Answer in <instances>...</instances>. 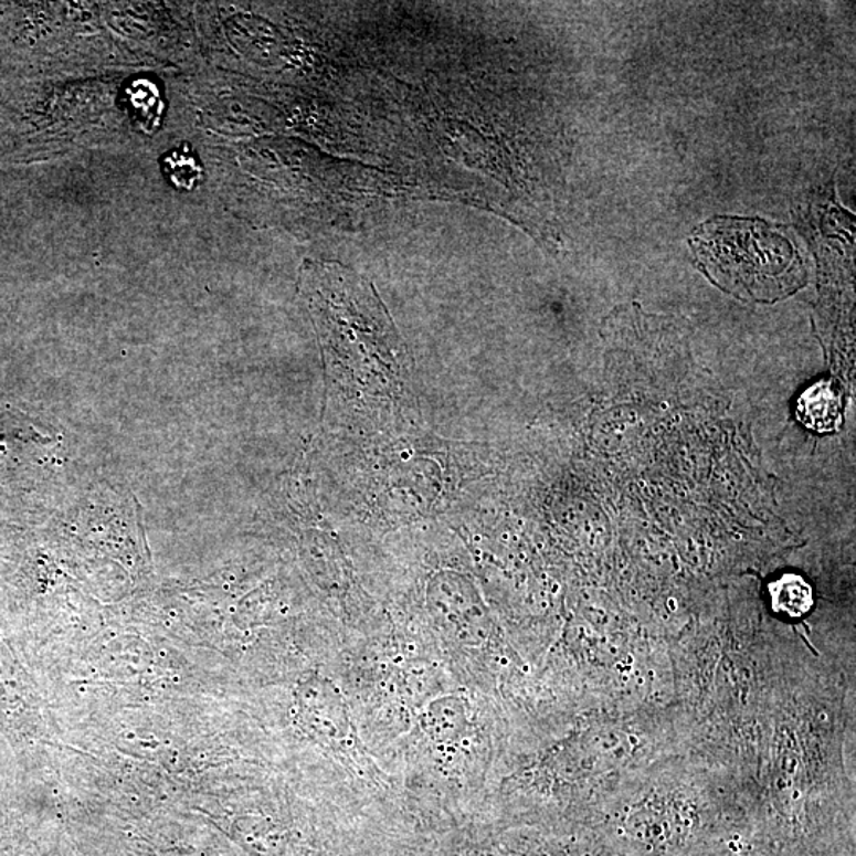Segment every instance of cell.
<instances>
[{"mask_svg": "<svg viewBox=\"0 0 856 856\" xmlns=\"http://www.w3.org/2000/svg\"><path fill=\"white\" fill-rule=\"evenodd\" d=\"M772 610L790 619L803 617L814 604L812 588L797 574H783L770 584Z\"/></svg>", "mask_w": 856, "mask_h": 856, "instance_id": "3957f363", "label": "cell"}, {"mask_svg": "<svg viewBox=\"0 0 856 856\" xmlns=\"http://www.w3.org/2000/svg\"><path fill=\"white\" fill-rule=\"evenodd\" d=\"M843 393L833 381L822 380L801 393L796 403L797 421L817 433H832L843 422Z\"/></svg>", "mask_w": 856, "mask_h": 856, "instance_id": "7a4b0ae2", "label": "cell"}, {"mask_svg": "<svg viewBox=\"0 0 856 856\" xmlns=\"http://www.w3.org/2000/svg\"><path fill=\"white\" fill-rule=\"evenodd\" d=\"M690 245L710 282L744 300H781L806 284L795 245L764 221L714 218Z\"/></svg>", "mask_w": 856, "mask_h": 856, "instance_id": "6da1fadb", "label": "cell"}, {"mask_svg": "<svg viewBox=\"0 0 856 856\" xmlns=\"http://www.w3.org/2000/svg\"><path fill=\"white\" fill-rule=\"evenodd\" d=\"M162 167L171 184L175 188L183 189V191L194 189L202 178V167L188 145L173 149L169 155L163 156Z\"/></svg>", "mask_w": 856, "mask_h": 856, "instance_id": "5b68a950", "label": "cell"}, {"mask_svg": "<svg viewBox=\"0 0 856 856\" xmlns=\"http://www.w3.org/2000/svg\"><path fill=\"white\" fill-rule=\"evenodd\" d=\"M465 719V706L461 699H440L433 702L425 714V730L432 738L444 741V739L454 738L462 730Z\"/></svg>", "mask_w": 856, "mask_h": 856, "instance_id": "277c9868", "label": "cell"}]
</instances>
